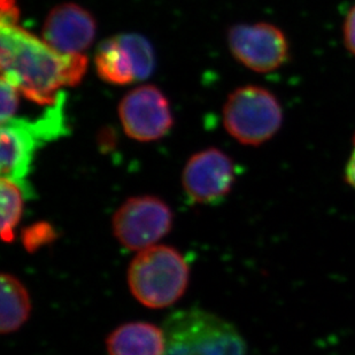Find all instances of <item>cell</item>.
I'll return each instance as SVG.
<instances>
[{
	"label": "cell",
	"mask_w": 355,
	"mask_h": 355,
	"mask_svg": "<svg viewBox=\"0 0 355 355\" xmlns=\"http://www.w3.org/2000/svg\"><path fill=\"white\" fill-rule=\"evenodd\" d=\"M1 78L40 105L55 104L59 91L74 87L87 68L84 54H62L17 24H0Z\"/></svg>",
	"instance_id": "1"
},
{
	"label": "cell",
	"mask_w": 355,
	"mask_h": 355,
	"mask_svg": "<svg viewBox=\"0 0 355 355\" xmlns=\"http://www.w3.org/2000/svg\"><path fill=\"white\" fill-rule=\"evenodd\" d=\"M164 355H246L237 329L204 309H178L166 318Z\"/></svg>",
	"instance_id": "2"
},
{
	"label": "cell",
	"mask_w": 355,
	"mask_h": 355,
	"mask_svg": "<svg viewBox=\"0 0 355 355\" xmlns=\"http://www.w3.org/2000/svg\"><path fill=\"white\" fill-rule=\"evenodd\" d=\"M190 269L176 248L153 245L139 251L128 270L135 298L148 309H166L178 302L188 288Z\"/></svg>",
	"instance_id": "3"
},
{
	"label": "cell",
	"mask_w": 355,
	"mask_h": 355,
	"mask_svg": "<svg viewBox=\"0 0 355 355\" xmlns=\"http://www.w3.org/2000/svg\"><path fill=\"white\" fill-rule=\"evenodd\" d=\"M281 105L270 91L246 85L229 96L223 107L228 134L244 145H261L281 128Z\"/></svg>",
	"instance_id": "4"
},
{
	"label": "cell",
	"mask_w": 355,
	"mask_h": 355,
	"mask_svg": "<svg viewBox=\"0 0 355 355\" xmlns=\"http://www.w3.org/2000/svg\"><path fill=\"white\" fill-rule=\"evenodd\" d=\"M47 113L36 122L14 118L1 123V176L26 182L40 145L62 134L60 112Z\"/></svg>",
	"instance_id": "5"
},
{
	"label": "cell",
	"mask_w": 355,
	"mask_h": 355,
	"mask_svg": "<svg viewBox=\"0 0 355 355\" xmlns=\"http://www.w3.org/2000/svg\"><path fill=\"white\" fill-rule=\"evenodd\" d=\"M113 232L120 244L130 251L153 246L173 227L169 206L155 196L129 198L113 216Z\"/></svg>",
	"instance_id": "6"
},
{
	"label": "cell",
	"mask_w": 355,
	"mask_h": 355,
	"mask_svg": "<svg viewBox=\"0 0 355 355\" xmlns=\"http://www.w3.org/2000/svg\"><path fill=\"white\" fill-rule=\"evenodd\" d=\"M119 116L124 132L138 141H158L174 122L169 101L155 85H141L128 92L119 105Z\"/></svg>",
	"instance_id": "7"
},
{
	"label": "cell",
	"mask_w": 355,
	"mask_h": 355,
	"mask_svg": "<svg viewBox=\"0 0 355 355\" xmlns=\"http://www.w3.org/2000/svg\"><path fill=\"white\" fill-rule=\"evenodd\" d=\"M228 44L232 55L257 73L275 71L288 60V40L272 24H238L229 31Z\"/></svg>",
	"instance_id": "8"
},
{
	"label": "cell",
	"mask_w": 355,
	"mask_h": 355,
	"mask_svg": "<svg viewBox=\"0 0 355 355\" xmlns=\"http://www.w3.org/2000/svg\"><path fill=\"white\" fill-rule=\"evenodd\" d=\"M182 182L192 202L220 204L234 185L235 166L225 152L218 148H206L189 159Z\"/></svg>",
	"instance_id": "9"
},
{
	"label": "cell",
	"mask_w": 355,
	"mask_h": 355,
	"mask_svg": "<svg viewBox=\"0 0 355 355\" xmlns=\"http://www.w3.org/2000/svg\"><path fill=\"white\" fill-rule=\"evenodd\" d=\"M97 31L94 17L78 3L58 5L47 14L42 38L62 54H83L94 43Z\"/></svg>",
	"instance_id": "10"
},
{
	"label": "cell",
	"mask_w": 355,
	"mask_h": 355,
	"mask_svg": "<svg viewBox=\"0 0 355 355\" xmlns=\"http://www.w3.org/2000/svg\"><path fill=\"white\" fill-rule=\"evenodd\" d=\"M108 355H164V329L148 322H130L115 329L106 339Z\"/></svg>",
	"instance_id": "11"
},
{
	"label": "cell",
	"mask_w": 355,
	"mask_h": 355,
	"mask_svg": "<svg viewBox=\"0 0 355 355\" xmlns=\"http://www.w3.org/2000/svg\"><path fill=\"white\" fill-rule=\"evenodd\" d=\"M99 78L114 85H127L137 80L134 60L120 36L104 40L94 55Z\"/></svg>",
	"instance_id": "12"
},
{
	"label": "cell",
	"mask_w": 355,
	"mask_h": 355,
	"mask_svg": "<svg viewBox=\"0 0 355 355\" xmlns=\"http://www.w3.org/2000/svg\"><path fill=\"white\" fill-rule=\"evenodd\" d=\"M1 288V314L0 330L3 334L17 331L31 315V302L28 290L15 276L3 274Z\"/></svg>",
	"instance_id": "13"
},
{
	"label": "cell",
	"mask_w": 355,
	"mask_h": 355,
	"mask_svg": "<svg viewBox=\"0 0 355 355\" xmlns=\"http://www.w3.org/2000/svg\"><path fill=\"white\" fill-rule=\"evenodd\" d=\"M1 238L12 243L15 238V229L24 214V200L33 193L26 182L14 181L1 178Z\"/></svg>",
	"instance_id": "14"
},
{
	"label": "cell",
	"mask_w": 355,
	"mask_h": 355,
	"mask_svg": "<svg viewBox=\"0 0 355 355\" xmlns=\"http://www.w3.org/2000/svg\"><path fill=\"white\" fill-rule=\"evenodd\" d=\"M119 36L128 51L130 52L131 58L134 60L137 80L150 78L155 71V52L151 44L141 35L123 34Z\"/></svg>",
	"instance_id": "15"
},
{
	"label": "cell",
	"mask_w": 355,
	"mask_h": 355,
	"mask_svg": "<svg viewBox=\"0 0 355 355\" xmlns=\"http://www.w3.org/2000/svg\"><path fill=\"white\" fill-rule=\"evenodd\" d=\"M54 238H55V232L53 227H51L45 222L31 225L22 234L24 248L29 252L37 251L38 248L44 245L50 244Z\"/></svg>",
	"instance_id": "16"
},
{
	"label": "cell",
	"mask_w": 355,
	"mask_h": 355,
	"mask_svg": "<svg viewBox=\"0 0 355 355\" xmlns=\"http://www.w3.org/2000/svg\"><path fill=\"white\" fill-rule=\"evenodd\" d=\"M1 123L15 118L19 103H20L21 91L6 78H1Z\"/></svg>",
	"instance_id": "17"
},
{
	"label": "cell",
	"mask_w": 355,
	"mask_h": 355,
	"mask_svg": "<svg viewBox=\"0 0 355 355\" xmlns=\"http://www.w3.org/2000/svg\"><path fill=\"white\" fill-rule=\"evenodd\" d=\"M19 7L15 0H1V20L0 24H19Z\"/></svg>",
	"instance_id": "18"
},
{
	"label": "cell",
	"mask_w": 355,
	"mask_h": 355,
	"mask_svg": "<svg viewBox=\"0 0 355 355\" xmlns=\"http://www.w3.org/2000/svg\"><path fill=\"white\" fill-rule=\"evenodd\" d=\"M344 38L347 49L355 55V6L349 10L344 24Z\"/></svg>",
	"instance_id": "19"
},
{
	"label": "cell",
	"mask_w": 355,
	"mask_h": 355,
	"mask_svg": "<svg viewBox=\"0 0 355 355\" xmlns=\"http://www.w3.org/2000/svg\"><path fill=\"white\" fill-rule=\"evenodd\" d=\"M346 180L349 184L352 185L353 188H355V139L354 150H353L352 155H351V159L346 167Z\"/></svg>",
	"instance_id": "20"
}]
</instances>
